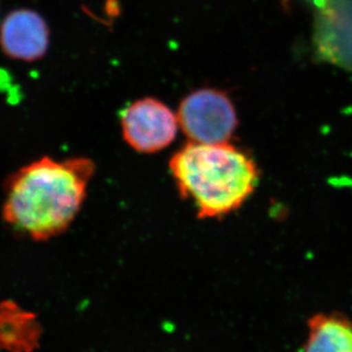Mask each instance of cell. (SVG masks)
<instances>
[{
    "label": "cell",
    "instance_id": "1",
    "mask_svg": "<svg viewBox=\"0 0 352 352\" xmlns=\"http://www.w3.org/2000/svg\"><path fill=\"white\" fill-rule=\"evenodd\" d=\"M95 164L86 157L29 163L7 182L3 218L38 242L63 234L81 210Z\"/></svg>",
    "mask_w": 352,
    "mask_h": 352
},
{
    "label": "cell",
    "instance_id": "2",
    "mask_svg": "<svg viewBox=\"0 0 352 352\" xmlns=\"http://www.w3.org/2000/svg\"><path fill=\"white\" fill-rule=\"evenodd\" d=\"M183 199L195 206L199 219L235 212L259 184L260 173L249 154L230 144H186L169 163Z\"/></svg>",
    "mask_w": 352,
    "mask_h": 352
},
{
    "label": "cell",
    "instance_id": "3",
    "mask_svg": "<svg viewBox=\"0 0 352 352\" xmlns=\"http://www.w3.org/2000/svg\"><path fill=\"white\" fill-rule=\"evenodd\" d=\"M177 119L193 143L226 144L233 138L239 119L230 97L221 90H195L180 103Z\"/></svg>",
    "mask_w": 352,
    "mask_h": 352
},
{
    "label": "cell",
    "instance_id": "4",
    "mask_svg": "<svg viewBox=\"0 0 352 352\" xmlns=\"http://www.w3.org/2000/svg\"><path fill=\"white\" fill-rule=\"evenodd\" d=\"M178 119L155 98L136 100L121 114L123 138L140 153H157L176 138Z\"/></svg>",
    "mask_w": 352,
    "mask_h": 352
},
{
    "label": "cell",
    "instance_id": "5",
    "mask_svg": "<svg viewBox=\"0 0 352 352\" xmlns=\"http://www.w3.org/2000/svg\"><path fill=\"white\" fill-rule=\"evenodd\" d=\"M50 29L37 12L16 10L8 14L0 27V47L14 60L34 62L47 53Z\"/></svg>",
    "mask_w": 352,
    "mask_h": 352
},
{
    "label": "cell",
    "instance_id": "6",
    "mask_svg": "<svg viewBox=\"0 0 352 352\" xmlns=\"http://www.w3.org/2000/svg\"><path fill=\"white\" fill-rule=\"evenodd\" d=\"M43 327L37 315L5 300L0 302V352H34Z\"/></svg>",
    "mask_w": 352,
    "mask_h": 352
},
{
    "label": "cell",
    "instance_id": "7",
    "mask_svg": "<svg viewBox=\"0 0 352 352\" xmlns=\"http://www.w3.org/2000/svg\"><path fill=\"white\" fill-rule=\"evenodd\" d=\"M299 352H352L351 320L338 313L313 316Z\"/></svg>",
    "mask_w": 352,
    "mask_h": 352
}]
</instances>
